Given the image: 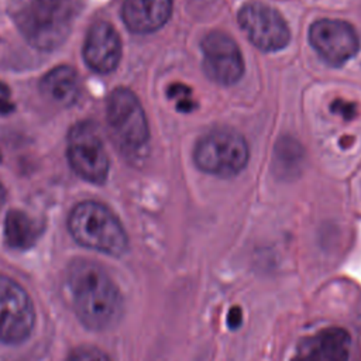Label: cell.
Listing matches in <instances>:
<instances>
[{
    "label": "cell",
    "instance_id": "cell-1",
    "mask_svg": "<svg viewBox=\"0 0 361 361\" xmlns=\"http://www.w3.org/2000/svg\"><path fill=\"white\" fill-rule=\"evenodd\" d=\"M73 303L83 324L94 330L117 323L123 310L121 295L116 283L100 268L80 264L71 278Z\"/></svg>",
    "mask_w": 361,
    "mask_h": 361
},
{
    "label": "cell",
    "instance_id": "cell-2",
    "mask_svg": "<svg viewBox=\"0 0 361 361\" xmlns=\"http://www.w3.org/2000/svg\"><path fill=\"white\" fill-rule=\"evenodd\" d=\"M73 16V0H24L16 23L31 45L51 51L69 35Z\"/></svg>",
    "mask_w": 361,
    "mask_h": 361
},
{
    "label": "cell",
    "instance_id": "cell-3",
    "mask_svg": "<svg viewBox=\"0 0 361 361\" xmlns=\"http://www.w3.org/2000/svg\"><path fill=\"white\" fill-rule=\"evenodd\" d=\"M72 237L82 245L106 252L121 255L127 250V234L116 214L102 203L82 202L76 204L68 220Z\"/></svg>",
    "mask_w": 361,
    "mask_h": 361
},
{
    "label": "cell",
    "instance_id": "cell-4",
    "mask_svg": "<svg viewBox=\"0 0 361 361\" xmlns=\"http://www.w3.org/2000/svg\"><path fill=\"white\" fill-rule=\"evenodd\" d=\"M110 134L126 154H138L148 142L147 116L138 97L127 87L114 89L106 106Z\"/></svg>",
    "mask_w": 361,
    "mask_h": 361
},
{
    "label": "cell",
    "instance_id": "cell-5",
    "mask_svg": "<svg viewBox=\"0 0 361 361\" xmlns=\"http://www.w3.org/2000/svg\"><path fill=\"white\" fill-rule=\"evenodd\" d=\"M248 145L243 135L231 130H214L203 135L195 148V162L206 173L230 178L248 162Z\"/></svg>",
    "mask_w": 361,
    "mask_h": 361
},
{
    "label": "cell",
    "instance_id": "cell-6",
    "mask_svg": "<svg viewBox=\"0 0 361 361\" xmlns=\"http://www.w3.org/2000/svg\"><path fill=\"white\" fill-rule=\"evenodd\" d=\"M66 155L73 171L83 179L97 185L106 180L109 158L93 124L82 121L71 128Z\"/></svg>",
    "mask_w": 361,
    "mask_h": 361
},
{
    "label": "cell",
    "instance_id": "cell-7",
    "mask_svg": "<svg viewBox=\"0 0 361 361\" xmlns=\"http://www.w3.org/2000/svg\"><path fill=\"white\" fill-rule=\"evenodd\" d=\"M238 24L245 37L265 52L285 48L290 38L283 17L274 7L261 1L244 4L238 11Z\"/></svg>",
    "mask_w": 361,
    "mask_h": 361
},
{
    "label": "cell",
    "instance_id": "cell-8",
    "mask_svg": "<svg viewBox=\"0 0 361 361\" xmlns=\"http://www.w3.org/2000/svg\"><path fill=\"white\" fill-rule=\"evenodd\" d=\"M34 309L30 296L13 279L0 275V341L20 343L32 330Z\"/></svg>",
    "mask_w": 361,
    "mask_h": 361
},
{
    "label": "cell",
    "instance_id": "cell-9",
    "mask_svg": "<svg viewBox=\"0 0 361 361\" xmlns=\"http://www.w3.org/2000/svg\"><path fill=\"white\" fill-rule=\"evenodd\" d=\"M309 42L331 66H341L353 58L360 39L351 24L336 18H322L309 28Z\"/></svg>",
    "mask_w": 361,
    "mask_h": 361
},
{
    "label": "cell",
    "instance_id": "cell-10",
    "mask_svg": "<svg viewBox=\"0 0 361 361\" xmlns=\"http://www.w3.org/2000/svg\"><path fill=\"white\" fill-rule=\"evenodd\" d=\"M203 71L219 85L235 83L244 72V61L237 42L223 31H212L202 39Z\"/></svg>",
    "mask_w": 361,
    "mask_h": 361
},
{
    "label": "cell",
    "instance_id": "cell-11",
    "mask_svg": "<svg viewBox=\"0 0 361 361\" xmlns=\"http://www.w3.org/2000/svg\"><path fill=\"white\" fill-rule=\"evenodd\" d=\"M83 58L87 66L99 73H109L117 68L121 59V39L110 23L96 21L89 28Z\"/></svg>",
    "mask_w": 361,
    "mask_h": 361
},
{
    "label": "cell",
    "instance_id": "cell-12",
    "mask_svg": "<svg viewBox=\"0 0 361 361\" xmlns=\"http://www.w3.org/2000/svg\"><path fill=\"white\" fill-rule=\"evenodd\" d=\"M351 337L341 327H327L305 337L290 361H347Z\"/></svg>",
    "mask_w": 361,
    "mask_h": 361
},
{
    "label": "cell",
    "instance_id": "cell-13",
    "mask_svg": "<svg viewBox=\"0 0 361 361\" xmlns=\"http://www.w3.org/2000/svg\"><path fill=\"white\" fill-rule=\"evenodd\" d=\"M173 0H124L123 21L137 34L159 30L172 14Z\"/></svg>",
    "mask_w": 361,
    "mask_h": 361
},
{
    "label": "cell",
    "instance_id": "cell-14",
    "mask_svg": "<svg viewBox=\"0 0 361 361\" xmlns=\"http://www.w3.org/2000/svg\"><path fill=\"white\" fill-rule=\"evenodd\" d=\"M45 99L56 106L68 107L76 102L79 94V79L71 66L61 65L49 71L39 83Z\"/></svg>",
    "mask_w": 361,
    "mask_h": 361
},
{
    "label": "cell",
    "instance_id": "cell-15",
    "mask_svg": "<svg viewBox=\"0 0 361 361\" xmlns=\"http://www.w3.org/2000/svg\"><path fill=\"white\" fill-rule=\"evenodd\" d=\"M39 231L41 228L24 212H8L4 221V235L10 247L20 250L30 248L39 235Z\"/></svg>",
    "mask_w": 361,
    "mask_h": 361
},
{
    "label": "cell",
    "instance_id": "cell-16",
    "mask_svg": "<svg viewBox=\"0 0 361 361\" xmlns=\"http://www.w3.org/2000/svg\"><path fill=\"white\" fill-rule=\"evenodd\" d=\"M303 155V149L296 140H292L289 137L281 138L275 145L274 154V165L278 175L285 178L296 176L300 172Z\"/></svg>",
    "mask_w": 361,
    "mask_h": 361
},
{
    "label": "cell",
    "instance_id": "cell-17",
    "mask_svg": "<svg viewBox=\"0 0 361 361\" xmlns=\"http://www.w3.org/2000/svg\"><path fill=\"white\" fill-rule=\"evenodd\" d=\"M168 97L176 104V109L183 113H189L196 109V102L192 99V90L186 85L175 83L168 89Z\"/></svg>",
    "mask_w": 361,
    "mask_h": 361
},
{
    "label": "cell",
    "instance_id": "cell-18",
    "mask_svg": "<svg viewBox=\"0 0 361 361\" xmlns=\"http://www.w3.org/2000/svg\"><path fill=\"white\" fill-rule=\"evenodd\" d=\"M68 361H110V358L100 350L93 347H83L75 350Z\"/></svg>",
    "mask_w": 361,
    "mask_h": 361
},
{
    "label": "cell",
    "instance_id": "cell-19",
    "mask_svg": "<svg viewBox=\"0 0 361 361\" xmlns=\"http://www.w3.org/2000/svg\"><path fill=\"white\" fill-rule=\"evenodd\" d=\"M331 111L340 113L344 118L350 120V118H353L355 116V106L351 104V103H347L344 100H336L331 104Z\"/></svg>",
    "mask_w": 361,
    "mask_h": 361
},
{
    "label": "cell",
    "instance_id": "cell-20",
    "mask_svg": "<svg viewBox=\"0 0 361 361\" xmlns=\"http://www.w3.org/2000/svg\"><path fill=\"white\" fill-rule=\"evenodd\" d=\"M241 320H243V313H241V309L234 306L230 309L228 312V316H227V324L230 329H237L240 324H241Z\"/></svg>",
    "mask_w": 361,
    "mask_h": 361
},
{
    "label": "cell",
    "instance_id": "cell-21",
    "mask_svg": "<svg viewBox=\"0 0 361 361\" xmlns=\"http://www.w3.org/2000/svg\"><path fill=\"white\" fill-rule=\"evenodd\" d=\"M4 200H6V190H4V188H3V185L0 182V210H1L3 204H4Z\"/></svg>",
    "mask_w": 361,
    "mask_h": 361
}]
</instances>
